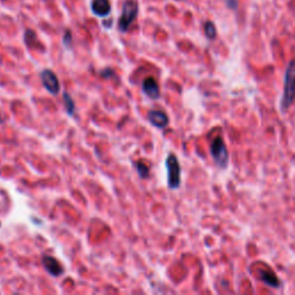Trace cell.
Listing matches in <instances>:
<instances>
[{"label":"cell","instance_id":"6da1fadb","mask_svg":"<svg viewBox=\"0 0 295 295\" xmlns=\"http://www.w3.org/2000/svg\"><path fill=\"white\" fill-rule=\"evenodd\" d=\"M295 98V60L288 64L285 72L284 95L281 98V108L287 110Z\"/></svg>","mask_w":295,"mask_h":295},{"label":"cell","instance_id":"7a4b0ae2","mask_svg":"<svg viewBox=\"0 0 295 295\" xmlns=\"http://www.w3.org/2000/svg\"><path fill=\"white\" fill-rule=\"evenodd\" d=\"M138 14V3L136 0H125L123 10L118 21V30L120 33H127L132 27Z\"/></svg>","mask_w":295,"mask_h":295},{"label":"cell","instance_id":"3957f363","mask_svg":"<svg viewBox=\"0 0 295 295\" xmlns=\"http://www.w3.org/2000/svg\"><path fill=\"white\" fill-rule=\"evenodd\" d=\"M167 185L171 189H178L181 184V167L176 156L170 154L166 158Z\"/></svg>","mask_w":295,"mask_h":295},{"label":"cell","instance_id":"277c9868","mask_svg":"<svg viewBox=\"0 0 295 295\" xmlns=\"http://www.w3.org/2000/svg\"><path fill=\"white\" fill-rule=\"evenodd\" d=\"M211 156L216 164L220 167H226L228 164V151L227 148L225 145V142L221 137H216L211 143L210 146Z\"/></svg>","mask_w":295,"mask_h":295},{"label":"cell","instance_id":"5b68a950","mask_svg":"<svg viewBox=\"0 0 295 295\" xmlns=\"http://www.w3.org/2000/svg\"><path fill=\"white\" fill-rule=\"evenodd\" d=\"M41 80L44 88L52 95H58L60 93V82L55 73L51 69H43L41 72Z\"/></svg>","mask_w":295,"mask_h":295},{"label":"cell","instance_id":"8992f818","mask_svg":"<svg viewBox=\"0 0 295 295\" xmlns=\"http://www.w3.org/2000/svg\"><path fill=\"white\" fill-rule=\"evenodd\" d=\"M42 264L44 267L45 271L51 275L52 277H59L64 273V269L62 264L58 262L57 258H54L53 256L44 255L42 258Z\"/></svg>","mask_w":295,"mask_h":295},{"label":"cell","instance_id":"52a82bcc","mask_svg":"<svg viewBox=\"0 0 295 295\" xmlns=\"http://www.w3.org/2000/svg\"><path fill=\"white\" fill-rule=\"evenodd\" d=\"M142 90L145 96L149 97L150 99H154V101H156V99L160 98L159 85L154 77H146V79L143 80Z\"/></svg>","mask_w":295,"mask_h":295},{"label":"cell","instance_id":"ba28073f","mask_svg":"<svg viewBox=\"0 0 295 295\" xmlns=\"http://www.w3.org/2000/svg\"><path fill=\"white\" fill-rule=\"evenodd\" d=\"M148 120L150 124L159 129H164L168 126V116L164 111L151 110L148 112Z\"/></svg>","mask_w":295,"mask_h":295},{"label":"cell","instance_id":"9c48e42d","mask_svg":"<svg viewBox=\"0 0 295 295\" xmlns=\"http://www.w3.org/2000/svg\"><path fill=\"white\" fill-rule=\"evenodd\" d=\"M90 7L93 14L98 17H106L111 14L112 11L110 0H93Z\"/></svg>","mask_w":295,"mask_h":295},{"label":"cell","instance_id":"30bf717a","mask_svg":"<svg viewBox=\"0 0 295 295\" xmlns=\"http://www.w3.org/2000/svg\"><path fill=\"white\" fill-rule=\"evenodd\" d=\"M24 44L27 45L29 49H42L43 45L41 44L40 40H38L36 33L33 29H27L23 35Z\"/></svg>","mask_w":295,"mask_h":295},{"label":"cell","instance_id":"8fae6325","mask_svg":"<svg viewBox=\"0 0 295 295\" xmlns=\"http://www.w3.org/2000/svg\"><path fill=\"white\" fill-rule=\"evenodd\" d=\"M259 278L263 281L264 284H267L271 287H279V280L277 278L276 275L271 271L266 270V271H261V275H259Z\"/></svg>","mask_w":295,"mask_h":295},{"label":"cell","instance_id":"7c38bea8","mask_svg":"<svg viewBox=\"0 0 295 295\" xmlns=\"http://www.w3.org/2000/svg\"><path fill=\"white\" fill-rule=\"evenodd\" d=\"M63 99H64V104H65V107H66L67 113L69 115H73L74 112H75V103H74L71 95H69L68 93H64Z\"/></svg>","mask_w":295,"mask_h":295},{"label":"cell","instance_id":"4fadbf2b","mask_svg":"<svg viewBox=\"0 0 295 295\" xmlns=\"http://www.w3.org/2000/svg\"><path fill=\"white\" fill-rule=\"evenodd\" d=\"M134 166H135L136 171L138 173V175H140L142 179H146V178L149 176L150 170H149V167H148L144 163H143V162H135V163H134Z\"/></svg>","mask_w":295,"mask_h":295},{"label":"cell","instance_id":"5bb4252c","mask_svg":"<svg viewBox=\"0 0 295 295\" xmlns=\"http://www.w3.org/2000/svg\"><path fill=\"white\" fill-rule=\"evenodd\" d=\"M204 33L205 36L209 38V40H214L216 37V27L215 24L211 22V21H208V22L204 23Z\"/></svg>","mask_w":295,"mask_h":295},{"label":"cell","instance_id":"9a60e30c","mask_svg":"<svg viewBox=\"0 0 295 295\" xmlns=\"http://www.w3.org/2000/svg\"><path fill=\"white\" fill-rule=\"evenodd\" d=\"M72 43H73V36H72V32L71 30H66L64 34L63 37V44L66 49H71L72 47Z\"/></svg>","mask_w":295,"mask_h":295},{"label":"cell","instance_id":"2e32d148","mask_svg":"<svg viewBox=\"0 0 295 295\" xmlns=\"http://www.w3.org/2000/svg\"><path fill=\"white\" fill-rule=\"evenodd\" d=\"M99 75H101L103 79H110V77L114 76V71L112 68H104L103 71L99 72Z\"/></svg>","mask_w":295,"mask_h":295},{"label":"cell","instance_id":"e0dca14e","mask_svg":"<svg viewBox=\"0 0 295 295\" xmlns=\"http://www.w3.org/2000/svg\"><path fill=\"white\" fill-rule=\"evenodd\" d=\"M0 123H2V116H0Z\"/></svg>","mask_w":295,"mask_h":295},{"label":"cell","instance_id":"ac0fdd59","mask_svg":"<svg viewBox=\"0 0 295 295\" xmlns=\"http://www.w3.org/2000/svg\"><path fill=\"white\" fill-rule=\"evenodd\" d=\"M0 227H2V223H0Z\"/></svg>","mask_w":295,"mask_h":295}]
</instances>
